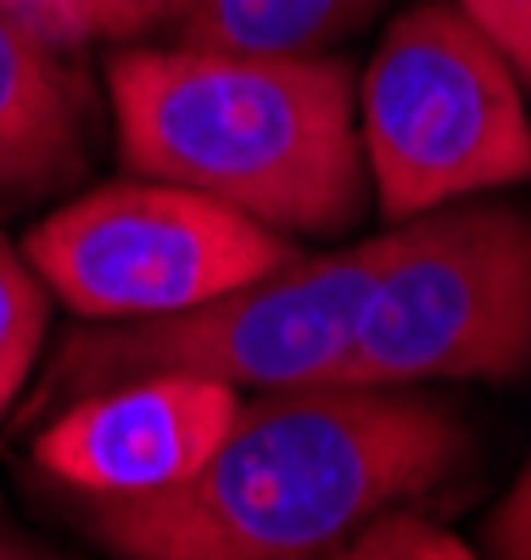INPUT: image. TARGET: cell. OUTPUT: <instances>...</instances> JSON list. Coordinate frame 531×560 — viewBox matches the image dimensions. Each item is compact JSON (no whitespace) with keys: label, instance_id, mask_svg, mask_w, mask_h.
Returning a JSON list of instances; mask_svg holds the SVG:
<instances>
[{"label":"cell","instance_id":"e0dca14e","mask_svg":"<svg viewBox=\"0 0 531 560\" xmlns=\"http://www.w3.org/2000/svg\"><path fill=\"white\" fill-rule=\"evenodd\" d=\"M0 560H45L34 544H23L17 533H7V527H0Z\"/></svg>","mask_w":531,"mask_h":560},{"label":"cell","instance_id":"30bf717a","mask_svg":"<svg viewBox=\"0 0 531 560\" xmlns=\"http://www.w3.org/2000/svg\"><path fill=\"white\" fill-rule=\"evenodd\" d=\"M45 287L39 275L28 269L23 247H12L0 236V420H7L12 398L23 393L28 370L39 359V342H45Z\"/></svg>","mask_w":531,"mask_h":560},{"label":"cell","instance_id":"5b68a950","mask_svg":"<svg viewBox=\"0 0 531 560\" xmlns=\"http://www.w3.org/2000/svg\"><path fill=\"white\" fill-rule=\"evenodd\" d=\"M358 140L392 224L531 179L526 84L459 0H414L380 34L358 79Z\"/></svg>","mask_w":531,"mask_h":560},{"label":"cell","instance_id":"8992f818","mask_svg":"<svg viewBox=\"0 0 531 560\" xmlns=\"http://www.w3.org/2000/svg\"><path fill=\"white\" fill-rule=\"evenodd\" d=\"M297 242L202 191L163 179H118L45 213L23 258L39 287L90 325L163 319L269 275Z\"/></svg>","mask_w":531,"mask_h":560},{"label":"cell","instance_id":"3957f363","mask_svg":"<svg viewBox=\"0 0 531 560\" xmlns=\"http://www.w3.org/2000/svg\"><path fill=\"white\" fill-rule=\"evenodd\" d=\"M386 264V236L292 253L269 275L235 292H219L197 308L163 319H123V325H79L45 364L39 387L23 404V427L34 432L51 409L113 387L129 376H202L235 393H292L335 376L375 275Z\"/></svg>","mask_w":531,"mask_h":560},{"label":"cell","instance_id":"9a60e30c","mask_svg":"<svg viewBox=\"0 0 531 560\" xmlns=\"http://www.w3.org/2000/svg\"><path fill=\"white\" fill-rule=\"evenodd\" d=\"M409 560H481L470 544H459L453 533H442V527H420V538H414V549H409Z\"/></svg>","mask_w":531,"mask_h":560},{"label":"cell","instance_id":"5bb4252c","mask_svg":"<svg viewBox=\"0 0 531 560\" xmlns=\"http://www.w3.org/2000/svg\"><path fill=\"white\" fill-rule=\"evenodd\" d=\"M420 527H425L420 510H409V504H403V510H386V516H375L335 560H409Z\"/></svg>","mask_w":531,"mask_h":560},{"label":"cell","instance_id":"ba28073f","mask_svg":"<svg viewBox=\"0 0 531 560\" xmlns=\"http://www.w3.org/2000/svg\"><path fill=\"white\" fill-rule=\"evenodd\" d=\"M95 96L73 45L0 0V202H45L90 168Z\"/></svg>","mask_w":531,"mask_h":560},{"label":"cell","instance_id":"7c38bea8","mask_svg":"<svg viewBox=\"0 0 531 560\" xmlns=\"http://www.w3.org/2000/svg\"><path fill=\"white\" fill-rule=\"evenodd\" d=\"M481 544H487V560H531V454L481 527Z\"/></svg>","mask_w":531,"mask_h":560},{"label":"cell","instance_id":"277c9868","mask_svg":"<svg viewBox=\"0 0 531 560\" xmlns=\"http://www.w3.org/2000/svg\"><path fill=\"white\" fill-rule=\"evenodd\" d=\"M531 370V202L459 197L386 230L335 387L520 382Z\"/></svg>","mask_w":531,"mask_h":560},{"label":"cell","instance_id":"7a4b0ae2","mask_svg":"<svg viewBox=\"0 0 531 560\" xmlns=\"http://www.w3.org/2000/svg\"><path fill=\"white\" fill-rule=\"evenodd\" d=\"M118 158L202 191L274 236H347L369 213L358 73L347 57L123 45L107 62Z\"/></svg>","mask_w":531,"mask_h":560},{"label":"cell","instance_id":"9c48e42d","mask_svg":"<svg viewBox=\"0 0 531 560\" xmlns=\"http://www.w3.org/2000/svg\"><path fill=\"white\" fill-rule=\"evenodd\" d=\"M386 7L392 0H197L174 23V45L240 57H330Z\"/></svg>","mask_w":531,"mask_h":560},{"label":"cell","instance_id":"2e32d148","mask_svg":"<svg viewBox=\"0 0 531 560\" xmlns=\"http://www.w3.org/2000/svg\"><path fill=\"white\" fill-rule=\"evenodd\" d=\"M12 7H17L39 34H51L57 45H73V34H68V23H62V0H12ZM73 51H79V45H73Z\"/></svg>","mask_w":531,"mask_h":560},{"label":"cell","instance_id":"4fadbf2b","mask_svg":"<svg viewBox=\"0 0 531 560\" xmlns=\"http://www.w3.org/2000/svg\"><path fill=\"white\" fill-rule=\"evenodd\" d=\"M459 7L493 34V45L509 57L520 84L531 90V0H459Z\"/></svg>","mask_w":531,"mask_h":560},{"label":"cell","instance_id":"8fae6325","mask_svg":"<svg viewBox=\"0 0 531 560\" xmlns=\"http://www.w3.org/2000/svg\"><path fill=\"white\" fill-rule=\"evenodd\" d=\"M197 0H62V23L73 45L113 39V45H140L157 28H174Z\"/></svg>","mask_w":531,"mask_h":560},{"label":"cell","instance_id":"52a82bcc","mask_svg":"<svg viewBox=\"0 0 531 560\" xmlns=\"http://www.w3.org/2000/svg\"><path fill=\"white\" fill-rule=\"evenodd\" d=\"M240 415V393L202 376H129L95 387L45 427L34 465L84 499H140L197 477Z\"/></svg>","mask_w":531,"mask_h":560},{"label":"cell","instance_id":"6da1fadb","mask_svg":"<svg viewBox=\"0 0 531 560\" xmlns=\"http://www.w3.org/2000/svg\"><path fill=\"white\" fill-rule=\"evenodd\" d=\"M464 415L414 387H292L240 398L197 477L140 499H84L118 560H335L375 516L459 482Z\"/></svg>","mask_w":531,"mask_h":560}]
</instances>
